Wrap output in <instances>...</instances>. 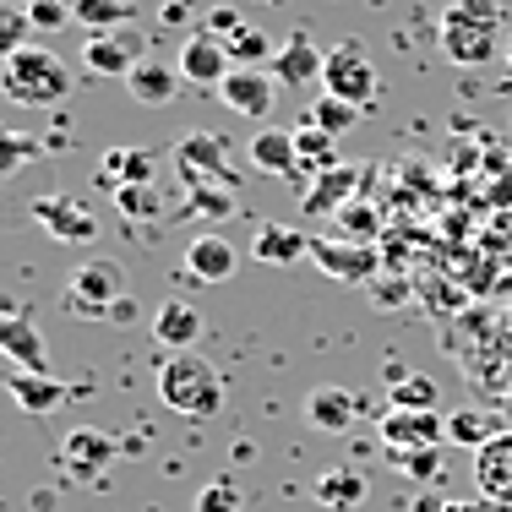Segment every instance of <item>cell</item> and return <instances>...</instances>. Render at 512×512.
Wrapping results in <instances>:
<instances>
[{
	"label": "cell",
	"mask_w": 512,
	"mask_h": 512,
	"mask_svg": "<svg viewBox=\"0 0 512 512\" xmlns=\"http://www.w3.org/2000/svg\"><path fill=\"white\" fill-rule=\"evenodd\" d=\"M442 50L458 66H491L507 50V6L502 0H453L442 11Z\"/></svg>",
	"instance_id": "1"
},
{
	"label": "cell",
	"mask_w": 512,
	"mask_h": 512,
	"mask_svg": "<svg viewBox=\"0 0 512 512\" xmlns=\"http://www.w3.org/2000/svg\"><path fill=\"white\" fill-rule=\"evenodd\" d=\"M0 82H6V93H11L17 104L55 109V104L71 93V66H66L55 50H44V44H22L17 55H6Z\"/></svg>",
	"instance_id": "2"
},
{
	"label": "cell",
	"mask_w": 512,
	"mask_h": 512,
	"mask_svg": "<svg viewBox=\"0 0 512 512\" xmlns=\"http://www.w3.org/2000/svg\"><path fill=\"white\" fill-rule=\"evenodd\" d=\"M158 398H164L175 414L207 420V414L224 409V382H218V371L197 355V349H186V355L164 360V371H158Z\"/></svg>",
	"instance_id": "3"
},
{
	"label": "cell",
	"mask_w": 512,
	"mask_h": 512,
	"mask_svg": "<svg viewBox=\"0 0 512 512\" xmlns=\"http://www.w3.org/2000/svg\"><path fill=\"white\" fill-rule=\"evenodd\" d=\"M120 300H126V267H120L115 256H88L66 284V306L88 311V316H104V322H109V311H115Z\"/></svg>",
	"instance_id": "4"
},
{
	"label": "cell",
	"mask_w": 512,
	"mask_h": 512,
	"mask_svg": "<svg viewBox=\"0 0 512 512\" xmlns=\"http://www.w3.org/2000/svg\"><path fill=\"white\" fill-rule=\"evenodd\" d=\"M322 88L333 93V99L355 104V109H365V104L376 99V66H371V55H365V44L344 39V44H333V50H327Z\"/></svg>",
	"instance_id": "5"
},
{
	"label": "cell",
	"mask_w": 512,
	"mask_h": 512,
	"mask_svg": "<svg viewBox=\"0 0 512 512\" xmlns=\"http://www.w3.org/2000/svg\"><path fill=\"white\" fill-rule=\"evenodd\" d=\"M229 137H218V131H191V137H180L175 142V164L186 169V180L197 191H207V186H218L224 180L229 191H235V175H229Z\"/></svg>",
	"instance_id": "6"
},
{
	"label": "cell",
	"mask_w": 512,
	"mask_h": 512,
	"mask_svg": "<svg viewBox=\"0 0 512 512\" xmlns=\"http://www.w3.org/2000/svg\"><path fill=\"white\" fill-rule=\"evenodd\" d=\"M148 60V39L137 28H115V33H88L82 39V66L93 77H131Z\"/></svg>",
	"instance_id": "7"
},
{
	"label": "cell",
	"mask_w": 512,
	"mask_h": 512,
	"mask_svg": "<svg viewBox=\"0 0 512 512\" xmlns=\"http://www.w3.org/2000/svg\"><path fill=\"white\" fill-rule=\"evenodd\" d=\"M311 262L322 267L327 278H344V284H376V246L349 235H311Z\"/></svg>",
	"instance_id": "8"
},
{
	"label": "cell",
	"mask_w": 512,
	"mask_h": 512,
	"mask_svg": "<svg viewBox=\"0 0 512 512\" xmlns=\"http://www.w3.org/2000/svg\"><path fill=\"white\" fill-rule=\"evenodd\" d=\"M33 218L60 240V246H88L99 240V218L88 213V202H77L71 191H50V197L33 202Z\"/></svg>",
	"instance_id": "9"
},
{
	"label": "cell",
	"mask_w": 512,
	"mask_h": 512,
	"mask_svg": "<svg viewBox=\"0 0 512 512\" xmlns=\"http://www.w3.org/2000/svg\"><path fill=\"white\" fill-rule=\"evenodd\" d=\"M382 442L387 453H420V447H442L447 442V420L436 409H393L382 414Z\"/></svg>",
	"instance_id": "10"
},
{
	"label": "cell",
	"mask_w": 512,
	"mask_h": 512,
	"mask_svg": "<svg viewBox=\"0 0 512 512\" xmlns=\"http://www.w3.org/2000/svg\"><path fill=\"white\" fill-rule=\"evenodd\" d=\"M115 458H120V442L109 431H99V425H77V431L60 442V463H66L71 480H99Z\"/></svg>",
	"instance_id": "11"
},
{
	"label": "cell",
	"mask_w": 512,
	"mask_h": 512,
	"mask_svg": "<svg viewBox=\"0 0 512 512\" xmlns=\"http://www.w3.org/2000/svg\"><path fill=\"white\" fill-rule=\"evenodd\" d=\"M273 93H278V82H273L267 66H235L224 82H218V99L235 109V115H246V120L273 115Z\"/></svg>",
	"instance_id": "12"
},
{
	"label": "cell",
	"mask_w": 512,
	"mask_h": 512,
	"mask_svg": "<svg viewBox=\"0 0 512 512\" xmlns=\"http://www.w3.org/2000/svg\"><path fill=\"white\" fill-rule=\"evenodd\" d=\"M0 349L11 355V365H17V371L50 376V344H44V333H39V327H33L22 311H11L6 322H0Z\"/></svg>",
	"instance_id": "13"
},
{
	"label": "cell",
	"mask_w": 512,
	"mask_h": 512,
	"mask_svg": "<svg viewBox=\"0 0 512 512\" xmlns=\"http://www.w3.org/2000/svg\"><path fill=\"white\" fill-rule=\"evenodd\" d=\"M474 485L491 502H512V431H496L491 442L474 453Z\"/></svg>",
	"instance_id": "14"
},
{
	"label": "cell",
	"mask_w": 512,
	"mask_h": 512,
	"mask_svg": "<svg viewBox=\"0 0 512 512\" xmlns=\"http://www.w3.org/2000/svg\"><path fill=\"white\" fill-rule=\"evenodd\" d=\"M180 77L197 82V88H218V82L235 71V60H229V50L213 39V33H197V39H186V50H180Z\"/></svg>",
	"instance_id": "15"
},
{
	"label": "cell",
	"mask_w": 512,
	"mask_h": 512,
	"mask_svg": "<svg viewBox=\"0 0 512 512\" xmlns=\"http://www.w3.org/2000/svg\"><path fill=\"white\" fill-rule=\"evenodd\" d=\"M240 267V251L229 246L224 235H213V229H202L197 240H186V273L202 278V284H224V278H235Z\"/></svg>",
	"instance_id": "16"
},
{
	"label": "cell",
	"mask_w": 512,
	"mask_h": 512,
	"mask_svg": "<svg viewBox=\"0 0 512 512\" xmlns=\"http://www.w3.org/2000/svg\"><path fill=\"white\" fill-rule=\"evenodd\" d=\"M322 66H327V50H316L306 33H295L273 55V82L278 88H306V82H322Z\"/></svg>",
	"instance_id": "17"
},
{
	"label": "cell",
	"mask_w": 512,
	"mask_h": 512,
	"mask_svg": "<svg viewBox=\"0 0 512 512\" xmlns=\"http://www.w3.org/2000/svg\"><path fill=\"white\" fill-rule=\"evenodd\" d=\"M202 333H207L202 311L191 306V300H180V295H169L164 306H158V316H153V338H158V344H169L175 355H186Z\"/></svg>",
	"instance_id": "18"
},
{
	"label": "cell",
	"mask_w": 512,
	"mask_h": 512,
	"mask_svg": "<svg viewBox=\"0 0 512 512\" xmlns=\"http://www.w3.org/2000/svg\"><path fill=\"white\" fill-rule=\"evenodd\" d=\"M251 256L256 262H273V267H289V262H300V256H311V235L295 224H273V218H267L251 235Z\"/></svg>",
	"instance_id": "19"
},
{
	"label": "cell",
	"mask_w": 512,
	"mask_h": 512,
	"mask_svg": "<svg viewBox=\"0 0 512 512\" xmlns=\"http://www.w3.org/2000/svg\"><path fill=\"white\" fill-rule=\"evenodd\" d=\"M360 398L355 393H349V387H333V382H327V387H311V393H306V420L316 425V431H349V425H355L360 420Z\"/></svg>",
	"instance_id": "20"
},
{
	"label": "cell",
	"mask_w": 512,
	"mask_h": 512,
	"mask_svg": "<svg viewBox=\"0 0 512 512\" xmlns=\"http://www.w3.org/2000/svg\"><path fill=\"white\" fill-rule=\"evenodd\" d=\"M251 169L256 175H295L300 169V148H295V131H278V126H262L251 137Z\"/></svg>",
	"instance_id": "21"
},
{
	"label": "cell",
	"mask_w": 512,
	"mask_h": 512,
	"mask_svg": "<svg viewBox=\"0 0 512 512\" xmlns=\"http://www.w3.org/2000/svg\"><path fill=\"white\" fill-rule=\"evenodd\" d=\"M180 82H186V77H180V66H169V60H153V55H148V60H142V66L126 77V93H131L137 104L158 109V104H169V99H175V88H180Z\"/></svg>",
	"instance_id": "22"
},
{
	"label": "cell",
	"mask_w": 512,
	"mask_h": 512,
	"mask_svg": "<svg viewBox=\"0 0 512 512\" xmlns=\"http://www.w3.org/2000/svg\"><path fill=\"white\" fill-rule=\"evenodd\" d=\"M153 169H158L153 153H142V148H109L104 164H99V180H104L109 191H120V186H153Z\"/></svg>",
	"instance_id": "23"
},
{
	"label": "cell",
	"mask_w": 512,
	"mask_h": 512,
	"mask_svg": "<svg viewBox=\"0 0 512 512\" xmlns=\"http://www.w3.org/2000/svg\"><path fill=\"white\" fill-rule=\"evenodd\" d=\"M349 197H355V169L349 164H338V169H322V175L306 186V197H300V207L316 218H327V213H338Z\"/></svg>",
	"instance_id": "24"
},
{
	"label": "cell",
	"mask_w": 512,
	"mask_h": 512,
	"mask_svg": "<svg viewBox=\"0 0 512 512\" xmlns=\"http://www.w3.org/2000/svg\"><path fill=\"white\" fill-rule=\"evenodd\" d=\"M6 387L28 414H55L66 404V387H60L55 376H39V371H6Z\"/></svg>",
	"instance_id": "25"
},
{
	"label": "cell",
	"mask_w": 512,
	"mask_h": 512,
	"mask_svg": "<svg viewBox=\"0 0 512 512\" xmlns=\"http://www.w3.org/2000/svg\"><path fill=\"white\" fill-rule=\"evenodd\" d=\"M311 496H316L327 512H355V507L365 502V474H360V469H327V474H316Z\"/></svg>",
	"instance_id": "26"
},
{
	"label": "cell",
	"mask_w": 512,
	"mask_h": 512,
	"mask_svg": "<svg viewBox=\"0 0 512 512\" xmlns=\"http://www.w3.org/2000/svg\"><path fill=\"white\" fill-rule=\"evenodd\" d=\"M333 218H338V229H344L349 240H365V246L382 240V213H376V202H365V197H349Z\"/></svg>",
	"instance_id": "27"
},
{
	"label": "cell",
	"mask_w": 512,
	"mask_h": 512,
	"mask_svg": "<svg viewBox=\"0 0 512 512\" xmlns=\"http://www.w3.org/2000/svg\"><path fill=\"white\" fill-rule=\"evenodd\" d=\"M295 148H300V169H338V137H327L311 120H300Z\"/></svg>",
	"instance_id": "28"
},
{
	"label": "cell",
	"mask_w": 512,
	"mask_h": 512,
	"mask_svg": "<svg viewBox=\"0 0 512 512\" xmlns=\"http://www.w3.org/2000/svg\"><path fill=\"white\" fill-rule=\"evenodd\" d=\"M77 22H88L93 33H115V28H131V0H77Z\"/></svg>",
	"instance_id": "29"
},
{
	"label": "cell",
	"mask_w": 512,
	"mask_h": 512,
	"mask_svg": "<svg viewBox=\"0 0 512 512\" xmlns=\"http://www.w3.org/2000/svg\"><path fill=\"white\" fill-rule=\"evenodd\" d=\"M224 50H229V60H235V66H262V60H273V55H278L273 44H267V33H262V28H251V22L229 33Z\"/></svg>",
	"instance_id": "30"
},
{
	"label": "cell",
	"mask_w": 512,
	"mask_h": 512,
	"mask_svg": "<svg viewBox=\"0 0 512 512\" xmlns=\"http://www.w3.org/2000/svg\"><path fill=\"white\" fill-rule=\"evenodd\" d=\"M306 120H311V126H322L327 137H344V131L360 120V109H355V104H344V99H333V93H322V99L306 109Z\"/></svg>",
	"instance_id": "31"
},
{
	"label": "cell",
	"mask_w": 512,
	"mask_h": 512,
	"mask_svg": "<svg viewBox=\"0 0 512 512\" xmlns=\"http://www.w3.org/2000/svg\"><path fill=\"white\" fill-rule=\"evenodd\" d=\"M491 420H485L480 409H458V414H447V442H458V447H474L480 453L485 442H491Z\"/></svg>",
	"instance_id": "32"
},
{
	"label": "cell",
	"mask_w": 512,
	"mask_h": 512,
	"mask_svg": "<svg viewBox=\"0 0 512 512\" xmlns=\"http://www.w3.org/2000/svg\"><path fill=\"white\" fill-rule=\"evenodd\" d=\"M387 382H393V409H436V382L431 376L404 371V376H387Z\"/></svg>",
	"instance_id": "33"
},
{
	"label": "cell",
	"mask_w": 512,
	"mask_h": 512,
	"mask_svg": "<svg viewBox=\"0 0 512 512\" xmlns=\"http://www.w3.org/2000/svg\"><path fill=\"white\" fill-rule=\"evenodd\" d=\"M33 158H44L39 137H28V131H6V137H0V175H17V169L33 164Z\"/></svg>",
	"instance_id": "34"
},
{
	"label": "cell",
	"mask_w": 512,
	"mask_h": 512,
	"mask_svg": "<svg viewBox=\"0 0 512 512\" xmlns=\"http://www.w3.org/2000/svg\"><path fill=\"white\" fill-rule=\"evenodd\" d=\"M246 507V496H240L235 480H213L197 491V502H191V512H240Z\"/></svg>",
	"instance_id": "35"
},
{
	"label": "cell",
	"mask_w": 512,
	"mask_h": 512,
	"mask_svg": "<svg viewBox=\"0 0 512 512\" xmlns=\"http://www.w3.org/2000/svg\"><path fill=\"white\" fill-rule=\"evenodd\" d=\"M115 207L126 218H158V213H164V197H158V186H120Z\"/></svg>",
	"instance_id": "36"
},
{
	"label": "cell",
	"mask_w": 512,
	"mask_h": 512,
	"mask_svg": "<svg viewBox=\"0 0 512 512\" xmlns=\"http://www.w3.org/2000/svg\"><path fill=\"white\" fill-rule=\"evenodd\" d=\"M393 469H404L409 480H442V458H436V447H420V453H393Z\"/></svg>",
	"instance_id": "37"
},
{
	"label": "cell",
	"mask_w": 512,
	"mask_h": 512,
	"mask_svg": "<svg viewBox=\"0 0 512 512\" xmlns=\"http://www.w3.org/2000/svg\"><path fill=\"white\" fill-rule=\"evenodd\" d=\"M28 22H33V28H66V22H77V11L60 6V0H33Z\"/></svg>",
	"instance_id": "38"
},
{
	"label": "cell",
	"mask_w": 512,
	"mask_h": 512,
	"mask_svg": "<svg viewBox=\"0 0 512 512\" xmlns=\"http://www.w3.org/2000/svg\"><path fill=\"white\" fill-rule=\"evenodd\" d=\"M28 28H33L28 11H6V17H0V44H6V55L22 50V33H28Z\"/></svg>",
	"instance_id": "39"
},
{
	"label": "cell",
	"mask_w": 512,
	"mask_h": 512,
	"mask_svg": "<svg viewBox=\"0 0 512 512\" xmlns=\"http://www.w3.org/2000/svg\"><path fill=\"white\" fill-rule=\"evenodd\" d=\"M235 28H246V17H240V11H229V6H213V11H207V33H213L218 44H224Z\"/></svg>",
	"instance_id": "40"
},
{
	"label": "cell",
	"mask_w": 512,
	"mask_h": 512,
	"mask_svg": "<svg viewBox=\"0 0 512 512\" xmlns=\"http://www.w3.org/2000/svg\"><path fill=\"white\" fill-rule=\"evenodd\" d=\"M371 300H376V306H404V300H409V284H398V278H376V284H371Z\"/></svg>",
	"instance_id": "41"
},
{
	"label": "cell",
	"mask_w": 512,
	"mask_h": 512,
	"mask_svg": "<svg viewBox=\"0 0 512 512\" xmlns=\"http://www.w3.org/2000/svg\"><path fill=\"white\" fill-rule=\"evenodd\" d=\"M131 316H137V300H120V306L109 311V322H131Z\"/></svg>",
	"instance_id": "42"
},
{
	"label": "cell",
	"mask_w": 512,
	"mask_h": 512,
	"mask_svg": "<svg viewBox=\"0 0 512 512\" xmlns=\"http://www.w3.org/2000/svg\"><path fill=\"white\" fill-rule=\"evenodd\" d=\"M507 60H512V33H507Z\"/></svg>",
	"instance_id": "43"
},
{
	"label": "cell",
	"mask_w": 512,
	"mask_h": 512,
	"mask_svg": "<svg viewBox=\"0 0 512 512\" xmlns=\"http://www.w3.org/2000/svg\"><path fill=\"white\" fill-rule=\"evenodd\" d=\"M453 512H474V507H453Z\"/></svg>",
	"instance_id": "44"
},
{
	"label": "cell",
	"mask_w": 512,
	"mask_h": 512,
	"mask_svg": "<svg viewBox=\"0 0 512 512\" xmlns=\"http://www.w3.org/2000/svg\"><path fill=\"white\" fill-rule=\"evenodd\" d=\"M267 6H284V0H267Z\"/></svg>",
	"instance_id": "45"
}]
</instances>
